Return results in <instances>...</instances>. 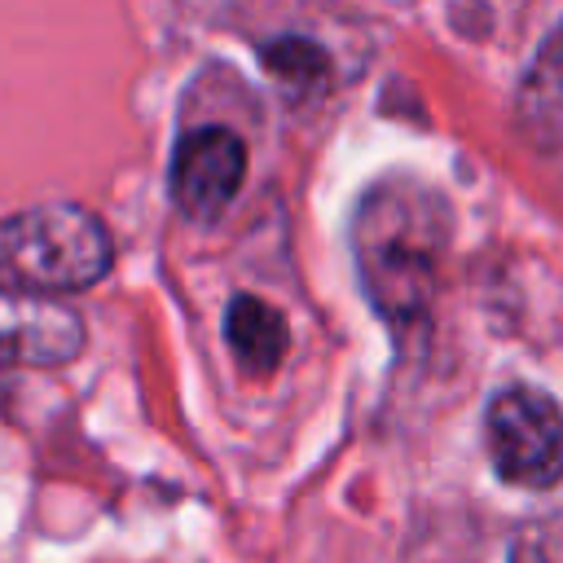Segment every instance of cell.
I'll return each instance as SVG.
<instances>
[{
    "label": "cell",
    "mask_w": 563,
    "mask_h": 563,
    "mask_svg": "<svg viewBox=\"0 0 563 563\" xmlns=\"http://www.w3.org/2000/svg\"><path fill=\"white\" fill-rule=\"evenodd\" d=\"M352 246L369 303L396 325L418 321L440 282L444 202L418 180H383L361 198Z\"/></svg>",
    "instance_id": "cell-1"
},
{
    "label": "cell",
    "mask_w": 563,
    "mask_h": 563,
    "mask_svg": "<svg viewBox=\"0 0 563 563\" xmlns=\"http://www.w3.org/2000/svg\"><path fill=\"white\" fill-rule=\"evenodd\" d=\"M114 260L106 224L75 202H48L0 220V286L4 290H84Z\"/></svg>",
    "instance_id": "cell-2"
},
{
    "label": "cell",
    "mask_w": 563,
    "mask_h": 563,
    "mask_svg": "<svg viewBox=\"0 0 563 563\" xmlns=\"http://www.w3.org/2000/svg\"><path fill=\"white\" fill-rule=\"evenodd\" d=\"M484 440L497 475L519 488H554L563 479V409L537 387L493 396Z\"/></svg>",
    "instance_id": "cell-3"
},
{
    "label": "cell",
    "mask_w": 563,
    "mask_h": 563,
    "mask_svg": "<svg viewBox=\"0 0 563 563\" xmlns=\"http://www.w3.org/2000/svg\"><path fill=\"white\" fill-rule=\"evenodd\" d=\"M246 176V145L229 128H194L172 154V198L185 216H220Z\"/></svg>",
    "instance_id": "cell-4"
},
{
    "label": "cell",
    "mask_w": 563,
    "mask_h": 563,
    "mask_svg": "<svg viewBox=\"0 0 563 563\" xmlns=\"http://www.w3.org/2000/svg\"><path fill=\"white\" fill-rule=\"evenodd\" d=\"M84 347V325L75 312L0 286V369L18 365H62Z\"/></svg>",
    "instance_id": "cell-5"
},
{
    "label": "cell",
    "mask_w": 563,
    "mask_h": 563,
    "mask_svg": "<svg viewBox=\"0 0 563 563\" xmlns=\"http://www.w3.org/2000/svg\"><path fill=\"white\" fill-rule=\"evenodd\" d=\"M515 128L532 150H563V22L550 31L515 92Z\"/></svg>",
    "instance_id": "cell-6"
},
{
    "label": "cell",
    "mask_w": 563,
    "mask_h": 563,
    "mask_svg": "<svg viewBox=\"0 0 563 563\" xmlns=\"http://www.w3.org/2000/svg\"><path fill=\"white\" fill-rule=\"evenodd\" d=\"M224 339L233 347V361L246 369V374H273L290 347V330H286V317L255 299V295H238L224 312Z\"/></svg>",
    "instance_id": "cell-7"
},
{
    "label": "cell",
    "mask_w": 563,
    "mask_h": 563,
    "mask_svg": "<svg viewBox=\"0 0 563 563\" xmlns=\"http://www.w3.org/2000/svg\"><path fill=\"white\" fill-rule=\"evenodd\" d=\"M260 62L282 79V84H290V88H312V84H321L325 79V70H330V62H325V53L312 44V40H273L264 53H260Z\"/></svg>",
    "instance_id": "cell-8"
},
{
    "label": "cell",
    "mask_w": 563,
    "mask_h": 563,
    "mask_svg": "<svg viewBox=\"0 0 563 563\" xmlns=\"http://www.w3.org/2000/svg\"><path fill=\"white\" fill-rule=\"evenodd\" d=\"M510 563H563V501L532 515L515 541H510Z\"/></svg>",
    "instance_id": "cell-9"
}]
</instances>
